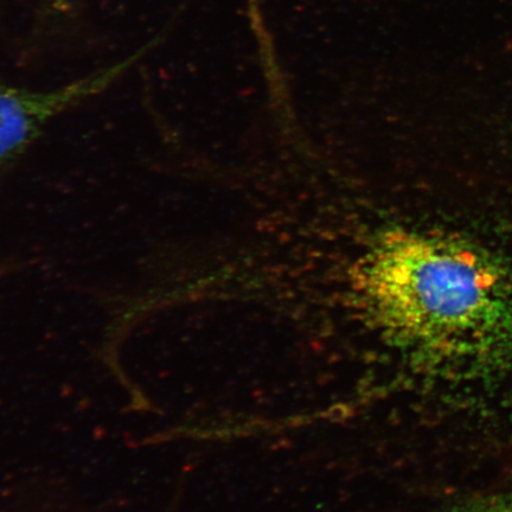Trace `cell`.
<instances>
[{
	"mask_svg": "<svg viewBox=\"0 0 512 512\" xmlns=\"http://www.w3.org/2000/svg\"><path fill=\"white\" fill-rule=\"evenodd\" d=\"M374 329L421 360L469 375L512 362V272L463 241L393 229L351 270Z\"/></svg>",
	"mask_w": 512,
	"mask_h": 512,
	"instance_id": "cell-1",
	"label": "cell"
},
{
	"mask_svg": "<svg viewBox=\"0 0 512 512\" xmlns=\"http://www.w3.org/2000/svg\"><path fill=\"white\" fill-rule=\"evenodd\" d=\"M159 40L155 37L125 59L48 91L0 85V169L22 157L51 121L112 87Z\"/></svg>",
	"mask_w": 512,
	"mask_h": 512,
	"instance_id": "cell-2",
	"label": "cell"
},
{
	"mask_svg": "<svg viewBox=\"0 0 512 512\" xmlns=\"http://www.w3.org/2000/svg\"><path fill=\"white\" fill-rule=\"evenodd\" d=\"M450 512H512V492L471 499Z\"/></svg>",
	"mask_w": 512,
	"mask_h": 512,
	"instance_id": "cell-3",
	"label": "cell"
},
{
	"mask_svg": "<svg viewBox=\"0 0 512 512\" xmlns=\"http://www.w3.org/2000/svg\"><path fill=\"white\" fill-rule=\"evenodd\" d=\"M57 6H60L62 9H67L68 6L73 5L75 0H54Z\"/></svg>",
	"mask_w": 512,
	"mask_h": 512,
	"instance_id": "cell-4",
	"label": "cell"
}]
</instances>
